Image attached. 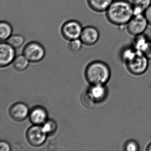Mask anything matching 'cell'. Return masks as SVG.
Listing matches in <instances>:
<instances>
[{
  "mask_svg": "<svg viewBox=\"0 0 151 151\" xmlns=\"http://www.w3.org/2000/svg\"><path fill=\"white\" fill-rule=\"evenodd\" d=\"M108 21L116 26L126 25L133 16L131 2L128 0H114L106 12Z\"/></svg>",
  "mask_w": 151,
  "mask_h": 151,
  "instance_id": "1",
  "label": "cell"
},
{
  "mask_svg": "<svg viewBox=\"0 0 151 151\" xmlns=\"http://www.w3.org/2000/svg\"><path fill=\"white\" fill-rule=\"evenodd\" d=\"M122 57L130 73L135 76L144 74L148 66V59L142 52L136 50L133 47L124 50Z\"/></svg>",
  "mask_w": 151,
  "mask_h": 151,
  "instance_id": "2",
  "label": "cell"
},
{
  "mask_svg": "<svg viewBox=\"0 0 151 151\" xmlns=\"http://www.w3.org/2000/svg\"><path fill=\"white\" fill-rule=\"evenodd\" d=\"M85 76L87 82L92 86L104 85L110 78V69L102 62H93L86 68Z\"/></svg>",
  "mask_w": 151,
  "mask_h": 151,
  "instance_id": "3",
  "label": "cell"
},
{
  "mask_svg": "<svg viewBox=\"0 0 151 151\" xmlns=\"http://www.w3.org/2000/svg\"><path fill=\"white\" fill-rule=\"evenodd\" d=\"M23 54L31 62L37 63L42 60L45 55L44 47L37 41L26 44L23 50Z\"/></svg>",
  "mask_w": 151,
  "mask_h": 151,
  "instance_id": "4",
  "label": "cell"
},
{
  "mask_svg": "<svg viewBox=\"0 0 151 151\" xmlns=\"http://www.w3.org/2000/svg\"><path fill=\"white\" fill-rule=\"evenodd\" d=\"M83 28L78 21L69 20L63 24L61 28V33L64 39L71 41L80 38Z\"/></svg>",
  "mask_w": 151,
  "mask_h": 151,
  "instance_id": "5",
  "label": "cell"
},
{
  "mask_svg": "<svg viewBox=\"0 0 151 151\" xmlns=\"http://www.w3.org/2000/svg\"><path fill=\"white\" fill-rule=\"evenodd\" d=\"M126 25L128 33L135 37L145 33L149 24L144 15H139L133 16Z\"/></svg>",
  "mask_w": 151,
  "mask_h": 151,
  "instance_id": "6",
  "label": "cell"
},
{
  "mask_svg": "<svg viewBox=\"0 0 151 151\" xmlns=\"http://www.w3.org/2000/svg\"><path fill=\"white\" fill-rule=\"evenodd\" d=\"M47 134L43 127L39 125L32 126L26 133L27 140L32 145L39 146L43 145L47 138Z\"/></svg>",
  "mask_w": 151,
  "mask_h": 151,
  "instance_id": "7",
  "label": "cell"
},
{
  "mask_svg": "<svg viewBox=\"0 0 151 151\" xmlns=\"http://www.w3.org/2000/svg\"><path fill=\"white\" fill-rule=\"evenodd\" d=\"M15 48L6 42L0 44V65L1 67L8 66L15 59Z\"/></svg>",
  "mask_w": 151,
  "mask_h": 151,
  "instance_id": "8",
  "label": "cell"
},
{
  "mask_svg": "<svg viewBox=\"0 0 151 151\" xmlns=\"http://www.w3.org/2000/svg\"><path fill=\"white\" fill-rule=\"evenodd\" d=\"M100 38V33L98 29L92 26L83 28L80 39L83 45L92 46L98 42Z\"/></svg>",
  "mask_w": 151,
  "mask_h": 151,
  "instance_id": "9",
  "label": "cell"
},
{
  "mask_svg": "<svg viewBox=\"0 0 151 151\" xmlns=\"http://www.w3.org/2000/svg\"><path fill=\"white\" fill-rule=\"evenodd\" d=\"M9 113L12 119L17 122L23 121L29 114L28 106L21 102L13 105L9 109Z\"/></svg>",
  "mask_w": 151,
  "mask_h": 151,
  "instance_id": "10",
  "label": "cell"
},
{
  "mask_svg": "<svg viewBox=\"0 0 151 151\" xmlns=\"http://www.w3.org/2000/svg\"><path fill=\"white\" fill-rule=\"evenodd\" d=\"M29 117L31 122L33 124L41 125L44 124L47 120V112L42 107H35L29 114Z\"/></svg>",
  "mask_w": 151,
  "mask_h": 151,
  "instance_id": "11",
  "label": "cell"
},
{
  "mask_svg": "<svg viewBox=\"0 0 151 151\" xmlns=\"http://www.w3.org/2000/svg\"><path fill=\"white\" fill-rule=\"evenodd\" d=\"M87 91L95 103L103 101L106 96L107 91L104 85L92 86Z\"/></svg>",
  "mask_w": 151,
  "mask_h": 151,
  "instance_id": "12",
  "label": "cell"
},
{
  "mask_svg": "<svg viewBox=\"0 0 151 151\" xmlns=\"http://www.w3.org/2000/svg\"><path fill=\"white\" fill-rule=\"evenodd\" d=\"M114 0H87L88 6L97 13L106 12Z\"/></svg>",
  "mask_w": 151,
  "mask_h": 151,
  "instance_id": "13",
  "label": "cell"
},
{
  "mask_svg": "<svg viewBox=\"0 0 151 151\" xmlns=\"http://www.w3.org/2000/svg\"><path fill=\"white\" fill-rule=\"evenodd\" d=\"M150 40H151L149 37L145 33L137 35L134 37L132 46L136 50L143 53L147 47Z\"/></svg>",
  "mask_w": 151,
  "mask_h": 151,
  "instance_id": "14",
  "label": "cell"
},
{
  "mask_svg": "<svg viewBox=\"0 0 151 151\" xmlns=\"http://www.w3.org/2000/svg\"><path fill=\"white\" fill-rule=\"evenodd\" d=\"M133 16L144 15L151 5V0H132L131 2Z\"/></svg>",
  "mask_w": 151,
  "mask_h": 151,
  "instance_id": "15",
  "label": "cell"
},
{
  "mask_svg": "<svg viewBox=\"0 0 151 151\" xmlns=\"http://www.w3.org/2000/svg\"><path fill=\"white\" fill-rule=\"evenodd\" d=\"M12 25L6 21L0 22V40L1 42H6L13 34Z\"/></svg>",
  "mask_w": 151,
  "mask_h": 151,
  "instance_id": "16",
  "label": "cell"
},
{
  "mask_svg": "<svg viewBox=\"0 0 151 151\" xmlns=\"http://www.w3.org/2000/svg\"><path fill=\"white\" fill-rule=\"evenodd\" d=\"M29 62L28 59L23 55H18L14 60V67L18 71H22L28 67Z\"/></svg>",
  "mask_w": 151,
  "mask_h": 151,
  "instance_id": "17",
  "label": "cell"
},
{
  "mask_svg": "<svg viewBox=\"0 0 151 151\" xmlns=\"http://www.w3.org/2000/svg\"><path fill=\"white\" fill-rule=\"evenodd\" d=\"M25 41V39L22 35L20 34L12 35L6 42L12 46L14 48L21 47Z\"/></svg>",
  "mask_w": 151,
  "mask_h": 151,
  "instance_id": "18",
  "label": "cell"
},
{
  "mask_svg": "<svg viewBox=\"0 0 151 151\" xmlns=\"http://www.w3.org/2000/svg\"><path fill=\"white\" fill-rule=\"evenodd\" d=\"M43 129L47 134L53 133L57 129V124L55 121L52 120H47L43 124Z\"/></svg>",
  "mask_w": 151,
  "mask_h": 151,
  "instance_id": "19",
  "label": "cell"
},
{
  "mask_svg": "<svg viewBox=\"0 0 151 151\" xmlns=\"http://www.w3.org/2000/svg\"><path fill=\"white\" fill-rule=\"evenodd\" d=\"M83 44L80 39H77L70 41L68 45V47L71 52H78L81 49Z\"/></svg>",
  "mask_w": 151,
  "mask_h": 151,
  "instance_id": "20",
  "label": "cell"
},
{
  "mask_svg": "<svg viewBox=\"0 0 151 151\" xmlns=\"http://www.w3.org/2000/svg\"><path fill=\"white\" fill-rule=\"evenodd\" d=\"M82 102L85 106L88 108H92L95 104L89 95L87 91H85L82 96Z\"/></svg>",
  "mask_w": 151,
  "mask_h": 151,
  "instance_id": "21",
  "label": "cell"
},
{
  "mask_svg": "<svg viewBox=\"0 0 151 151\" xmlns=\"http://www.w3.org/2000/svg\"><path fill=\"white\" fill-rule=\"evenodd\" d=\"M124 148L125 151H137L139 150V146L136 141L129 140L125 144Z\"/></svg>",
  "mask_w": 151,
  "mask_h": 151,
  "instance_id": "22",
  "label": "cell"
},
{
  "mask_svg": "<svg viewBox=\"0 0 151 151\" xmlns=\"http://www.w3.org/2000/svg\"><path fill=\"white\" fill-rule=\"evenodd\" d=\"M148 24L151 26V5L145 10L144 14Z\"/></svg>",
  "mask_w": 151,
  "mask_h": 151,
  "instance_id": "23",
  "label": "cell"
},
{
  "mask_svg": "<svg viewBox=\"0 0 151 151\" xmlns=\"http://www.w3.org/2000/svg\"><path fill=\"white\" fill-rule=\"evenodd\" d=\"M10 150V147L7 142L4 141L0 142V151H9Z\"/></svg>",
  "mask_w": 151,
  "mask_h": 151,
  "instance_id": "24",
  "label": "cell"
},
{
  "mask_svg": "<svg viewBox=\"0 0 151 151\" xmlns=\"http://www.w3.org/2000/svg\"><path fill=\"white\" fill-rule=\"evenodd\" d=\"M144 54L148 60H151V40L149 42L147 47L144 51Z\"/></svg>",
  "mask_w": 151,
  "mask_h": 151,
  "instance_id": "25",
  "label": "cell"
},
{
  "mask_svg": "<svg viewBox=\"0 0 151 151\" xmlns=\"http://www.w3.org/2000/svg\"><path fill=\"white\" fill-rule=\"evenodd\" d=\"M146 151H151V143L149 144L148 146L147 147Z\"/></svg>",
  "mask_w": 151,
  "mask_h": 151,
  "instance_id": "26",
  "label": "cell"
}]
</instances>
